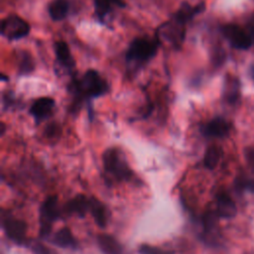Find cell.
Returning a JSON list of instances; mask_svg holds the SVG:
<instances>
[{"label":"cell","mask_w":254,"mask_h":254,"mask_svg":"<svg viewBox=\"0 0 254 254\" xmlns=\"http://www.w3.org/2000/svg\"><path fill=\"white\" fill-rule=\"evenodd\" d=\"M70 91L73 98L80 102L104 95L109 91V85L97 70L88 69L81 77L70 82Z\"/></svg>","instance_id":"obj_1"},{"label":"cell","mask_w":254,"mask_h":254,"mask_svg":"<svg viewBox=\"0 0 254 254\" xmlns=\"http://www.w3.org/2000/svg\"><path fill=\"white\" fill-rule=\"evenodd\" d=\"M104 171L112 179L118 182L131 181L134 173L125 156L118 148H109L102 155Z\"/></svg>","instance_id":"obj_2"},{"label":"cell","mask_w":254,"mask_h":254,"mask_svg":"<svg viewBox=\"0 0 254 254\" xmlns=\"http://www.w3.org/2000/svg\"><path fill=\"white\" fill-rule=\"evenodd\" d=\"M159 46L160 43L157 39L136 38L127 49L126 61L133 65L140 66L156 56Z\"/></svg>","instance_id":"obj_3"},{"label":"cell","mask_w":254,"mask_h":254,"mask_svg":"<svg viewBox=\"0 0 254 254\" xmlns=\"http://www.w3.org/2000/svg\"><path fill=\"white\" fill-rule=\"evenodd\" d=\"M186 25L184 22L173 17L158 27L156 39L159 43H167L176 49H180L186 36Z\"/></svg>","instance_id":"obj_4"},{"label":"cell","mask_w":254,"mask_h":254,"mask_svg":"<svg viewBox=\"0 0 254 254\" xmlns=\"http://www.w3.org/2000/svg\"><path fill=\"white\" fill-rule=\"evenodd\" d=\"M30 25L17 15H9L1 22V36L8 41H16L25 38L30 33Z\"/></svg>","instance_id":"obj_5"},{"label":"cell","mask_w":254,"mask_h":254,"mask_svg":"<svg viewBox=\"0 0 254 254\" xmlns=\"http://www.w3.org/2000/svg\"><path fill=\"white\" fill-rule=\"evenodd\" d=\"M60 217V208L56 195L48 196L40 208V235L47 237L51 233L53 222Z\"/></svg>","instance_id":"obj_6"},{"label":"cell","mask_w":254,"mask_h":254,"mask_svg":"<svg viewBox=\"0 0 254 254\" xmlns=\"http://www.w3.org/2000/svg\"><path fill=\"white\" fill-rule=\"evenodd\" d=\"M222 35L230 45L238 50H247L251 46V36L234 24H226L221 28Z\"/></svg>","instance_id":"obj_7"},{"label":"cell","mask_w":254,"mask_h":254,"mask_svg":"<svg viewBox=\"0 0 254 254\" xmlns=\"http://www.w3.org/2000/svg\"><path fill=\"white\" fill-rule=\"evenodd\" d=\"M3 228L11 240L18 244H24L26 242L27 224L24 220L8 217L3 222Z\"/></svg>","instance_id":"obj_8"},{"label":"cell","mask_w":254,"mask_h":254,"mask_svg":"<svg viewBox=\"0 0 254 254\" xmlns=\"http://www.w3.org/2000/svg\"><path fill=\"white\" fill-rule=\"evenodd\" d=\"M56 106V101L52 97H40L36 99L30 107V113L37 123L48 118Z\"/></svg>","instance_id":"obj_9"},{"label":"cell","mask_w":254,"mask_h":254,"mask_svg":"<svg viewBox=\"0 0 254 254\" xmlns=\"http://www.w3.org/2000/svg\"><path fill=\"white\" fill-rule=\"evenodd\" d=\"M229 130V123L221 117H215L200 127V132L202 135L209 138L225 137Z\"/></svg>","instance_id":"obj_10"},{"label":"cell","mask_w":254,"mask_h":254,"mask_svg":"<svg viewBox=\"0 0 254 254\" xmlns=\"http://www.w3.org/2000/svg\"><path fill=\"white\" fill-rule=\"evenodd\" d=\"M216 212L219 217L232 218L237 213V207L233 199L223 191L216 195Z\"/></svg>","instance_id":"obj_11"},{"label":"cell","mask_w":254,"mask_h":254,"mask_svg":"<svg viewBox=\"0 0 254 254\" xmlns=\"http://www.w3.org/2000/svg\"><path fill=\"white\" fill-rule=\"evenodd\" d=\"M126 3L123 0H94V12L98 20L104 22L115 9L125 8Z\"/></svg>","instance_id":"obj_12"},{"label":"cell","mask_w":254,"mask_h":254,"mask_svg":"<svg viewBox=\"0 0 254 254\" xmlns=\"http://www.w3.org/2000/svg\"><path fill=\"white\" fill-rule=\"evenodd\" d=\"M55 55L58 63L64 68L72 69L75 66L74 59L65 42L58 41L55 43Z\"/></svg>","instance_id":"obj_13"},{"label":"cell","mask_w":254,"mask_h":254,"mask_svg":"<svg viewBox=\"0 0 254 254\" xmlns=\"http://www.w3.org/2000/svg\"><path fill=\"white\" fill-rule=\"evenodd\" d=\"M96 241L99 248L105 254H122L123 252L122 245L110 234L99 233L96 236Z\"/></svg>","instance_id":"obj_14"},{"label":"cell","mask_w":254,"mask_h":254,"mask_svg":"<svg viewBox=\"0 0 254 254\" xmlns=\"http://www.w3.org/2000/svg\"><path fill=\"white\" fill-rule=\"evenodd\" d=\"M205 6L204 3H199L195 6H191L188 4L187 2H184L181 4L180 8L174 13L173 17L177 18L178 20L184 22L187 24L190 20H191L195 15L201 13L204 10Z\"/></svg>","instance_id":"obj_15"},{"label":"cell","mask_w":254,"mask_h":254,"mask_svg":"<svg viewBox=\"0 0 254 254\" xmlns=\"http://www.w3.org/2000/svg\"><path fill=\"white\" fill-rule=\"evenodd\" d=\"M89 211L95 221L100 227L104 228L107 224V210L104 204L95 197L89 198Z\"/></svg>","instance_id":"obj_16"},{"label":"cell","mask_w":254,"mask_h":254,"mask_svg":"<svg viewBox=\"0 0 254 254\" xmlns=\"http://www.w3.org/2000/svg\"><path fill=\"white\" fill-rule=\"evenodd\" d=\"M65 209L69 213H76L78 216L83 217L89 210V198L83 194H77L66 203Z\"/></svg>","instance_id":"obj_17"},{"label":"cell","mask_w":254,"mask_h":254,"mask_svg":"<svg viewBox=\"0 0 254 254\" xmlns=\"http://www.w3.org/2000/svg\"><path fill=\"white\" fill-rule=\"evenodd\" d=\"M69 11V2L67 0H53L48 6L50 17L54 21L64 20Z\"/></svg>","instance_id":"obj_18"},{"label":"cell","mask_w":254,"mask_h":254,"mask_svg":"<svg viewBox=\"0 0 254 254\" xmlns=\"http://www.w3.org/2000/svg\"><path fill=\"white\" fill-rule=\"evenodd\" d=\"M53 243L59 247H64V248H66V247L75 248L77 246V241L68 227L61 228L55 234Z\"/></svg>","instance_id":"obj_19"},{"label":"cell","mask_w":254,"mask_h":254,"mask_svg":"<svg viewBox=\"0 0 254 254\" xmlns=\"http://www.w3.org/2000/svg\"><path fill=\"white\" fill-rule=\"evenodd\" d=\"M218 214L216 211L207 210L202 215V226L205 236L213 237L218 230Z\"/></svg>","instance_id":"obj_20"},{"label":"cell","mask_w":254,"mask_h":254,"mask_svg":"<svg viewBox=\"0 0 254 254\" xmlns=\"http://www.w3.org/2000/svg\"><path fill=\"white\" fill-rule=\"evenodd\" d=\"M220 158H221V149L216 145L209 146L204 153V158H203L204 167L207 168L208 170H213L219 163Z\"/></svg>","instance_id":"obj_21"},{"label":"cell","mask_w":254,"mask_h":254,"mask_svg":"<svg viewBox=\"0 0 254 254\" xmlns=\"http://www.w3.org/2000/svg\"><path fill=\"white\" fill-rule=\"evenodd\" d=\"M223 95H224V98L230 103H233L236 101L239 95V82L235 77H230V76L227 77L224 84Z\"/></svg>","instance_id":"obj_22"},{"label":"cell","mask_w":254,"mask_h":254,"mask_svg":"<svg viewBox=\"0 0 254 254\" xmlns=\"http://www.w3.org/2000/svg\"><path fill=\"white\" fill-rule=\"evenodd\" d=\"M19 69L20 72L23 74L30 73L34 69V64L31 56L27 53H22L20 64H19Z\"/></svg>","instance_id":"obj_23"},{"label":"cell","mask_w":254,"mask_h":254,"mask_svg":"<svg viewBox=\"0 0 254 254\" xmlns=\"http://www.w3.org/2000/svg\"><path fill=\"white\" fill-rule=\"evenodd\" d=\"M138 251H139V254H175L173 250H165V249L151 246L148 244L141 245Z\"/></svg>","instance_id":"obj_24"},{"label":"cell","mask_w":254,"mask_h":254,"mask_svg":"<svg viewBox=\"0 0 254 254\" xmlns=\"http://www.w3.org/2000/svg\"><path fill=\"white\" fill-rule=\"evenodd\" d=\"M235 189L238 191H243L247 190L251 192H254V180H246L244 178H237L235 180Z\"/></svg>","instance_id":"obj_25"},{"label":"cell","mask_w":254,"mask_h":254,"mask_svg":"<svg viewBox=\"0 0 254 254\" xmlns=\"http://www.w3.org/2000/svg\"><path fill=\"white\" fill-rule=\"evenodd\" d=\"M31 248L35 254H55L49 247L39 241L33 242Z\"/></svg>","instance_id":"obj_26"},{"label":"cell","mask_w":254,"mask_h":254,"mask_svg":"<svg viewBox=\"0 0 254 254\" xmlns=\"http://www.w3.org/2000/svg\"><path fill=\"white\" fill-rule=\"evenodd\" d=\"M244 155H245V158H246V161L248 162V164L254 168V146L247 147L244 150Z\"/></svg>","instance_id":"obj_27"},{"label":"cell","mask_w":254,"mask_h":254,"mask_svg":"<svg viewBox=\"0 0 254 254\" xmlns=\"http://www.w3.org/2000/svg\"><path fill=\"white\" fill-rule=\"evenodd\" d=\"M249 31H250V35L252 37H254V19L250 22V25H249Z\"/></svg>","instance_id":"obj_28"},{"label":"cell","mask_w":254,"mask_h":254,"mask_svg":"<svg viewBox=\"0 0 254 254\" xmlns=\"http://www.w3.org/2000/svg\"><path fill=\"white\" fill-rule=\"evenodd\" d=\"M0 131H1V135H3L4 134V132H5V130H6V125H5V123L4 122H1L0 123Z\"/></svg>","instance_id":"obj_29"},{"label":"cell","mask_w":254,"mask_h":254,"mask_svg":"<svg viewBox=\"0 0 254 254\" xmlns=\"http://www.w3.org/2000/svg\"><path fill=\"white\" fill-rule=\"evenodd\" d=\"M252 77H253V79H254V68H253V70H252Z\"/></svg>","instance_id":"obj_30"}]
</instances>
